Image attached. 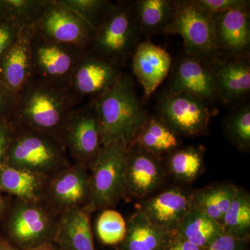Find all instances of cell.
Returning a JSON list of instances; mask_svg holds the SVG:
<instances>
[{
    "label": "cell",
    "mask_w": 250,
    "mask_h": 250,
    "mask_svg": "<svg viewBox=\"0 0 250 250\" xmlns=\"http://www.w3.org/2000/svg\"><path fill=\"white\" fill-rule=\"evenodd\" d=\"M77 103L69 88L32 78L18 93L9 123L14 131L31 130L60 139L64 121Z\"/></svg>",
    "instance_id": "1"
},
{
    "label": "cell",
    "mask_w": 250,
    "mask_h": 250,
    "mask_svg": "<svg viewBox=\"0 0 250 250\" xmlns=\"http://www.w3.org/2000/svg\"><path fill=\"white\" fill-rule=\"evenodd\" d=\"M93 99L103 145L122 140L129 146L149 118L139 101L131 77L122 72L111 88Z\"/></svg>",
    "instance_id": "2"
},
{
    "label": "cell",
    "mask_w": 250,
    "mask_h": 250,
    "mask_svg": "<svg viewBox=\"0 0 250 250\" xmlns=\"http://www.w3.org/2000/svg\"><path fill=\"white\" fill-rule=\"evenodd\" d=\"M72 164L59 138L31 130L14 131L4 165L23 169L46 178Z\"/></svg>",
    "instance_id": "3"
},
{
    "label": "cell",
    "mask_w": 250,
    "mask_h": 250,
    "mask_svg": "<svg viewBox=\"0 0 250 250\" xmlns=\"http://www.w3.org/2000/svg\"><path fill=\"white\" fill-rule=\"evenodd\" d=\"M141 36L134 1H119L85 50L121 67L132 57Z\"/></svg>",
    "instance_id": "4"
},
{
    "label": "cell",
    "mask_w": 250,
    "mask_h": 250,
    "mask_svg": "<svg viewBox=\"0 0 250 250\" xmlns=\"http://www.w3.org/2000/svg\"><path fill=\"white\" fill-rule=\"evenodd\" d=\"M58 217L44 202L14 198L1 223V232L21 250H35L53 243Z\"/></svg>",
    "instance_id": "5"
},
{
    "label": "cell",
    "mask_w": 250,
    "mask_h": 250,
    "mask_svg": "<svg viewBox=\"0 0 250 250\" xmlns=\"http://www.w3.org/2000/svg\"><path fill=\"white\" fill-rule=\"evenodd\" d=\"M179 34L186 53L211 68L221 62L217 48L213 15L195 0H174L173 18L165 35Z\"/></svg>",
    "instance_id": "6"
},
{
    "label": "cell",
    "mask_w": 250,
    "mask_h": 250,
    "mask_svg": "<svg viewBox=\"0 0 250 250\" xmlns=\"http://www.w3.org/2000/svg\"><path fill=\"white\" fill-rule=\"evenodd\" d=\"M128 146L125 141L103 145L90 171L89 213L112 208L125 198V172Z\"/></svg>",
    "instance_id": "7"
},
{
    "label": "cell",
    "mask_w": 250,
    "mask_h": 250,
    "mask_svg": "<svg viewBox=\"0 0 250 250\" xmlns=\"http://www.w3.org/2000/svg\"><path fill=\"white\" fill-rule=\"evenodd\" d=\"M60 139L72 163L90 171L103 145L93 99L84 106L70 111L61 130Z\"/></svg>",
    "instance_id": "8"
},
{
    "label": "cell",
    "mask_w": 250,
    "mask_h": 250,
    "mask_svg": "<svg viewBox=\"0 0 250 250\" xmlns=\"http://www.w3.org/2000/svg\"><path fill=\"white\" fill-rule=\"evenodd\" d=\"M158 118L177 136L195 137L205 134L216 114L209 104L191 94L166 91L157 103Z\"/></svg>",
    "instance_id": "9"
},
{
    "label": "cell",
    "mask_w": 250,
    "mask_h": 250,
    "mask_svg": "<svg viewBox=\"0 0 250 250\" xmlns=\"http://www.w3.org/2000/svg\"><path fill=\"white\" fill-rule=\"evenodd\" d=\"M83 51L46 40L34 31L31 41L33 78L68 88L72 73Z\"/></svg>",
    "instance_id": "10"
},
{
    "label": "cell",
    "mask_w": 250,
    "mask_h": 250,
    "mask_svg": "<svg viewBox=\"0 0 250 250\" xmlns=\"http://www.w3.org/2000/svg\"><path fill=\"white\" fill-rule=\"evenodd\" d=\"M35 32L49 41L85 50L95 31L76 13L59 0H48Z\"/></svg>",
    "instance_id": "11"
},
{
    "label": "cell",
    "mask_w": 250,
    "mask_h": 250,
    "mask_svg": "<svg viewBox=\"0 0 250 250\" xmlns=\"http://www.w3.org/2000/svg\"><path fill=\"white\" fill-rule=\"evenodd\" d=\"M90 197V171L84 166L72 163L47 179L43 202L59 214L77 208L87 210Z\"/></svg>",
    "instance_id": "12"
},
{
    "label": "cell",
    "mask_w": 250,
    "mask_h": 250,
    "mask_svg": "<svg viewBox=\"0 0 250 250\" xmlns=\"http://www.w3.org/2000/svg\"><path fill=\"white\" fill-rule=\"evenodd\" d=\"M121 67L84 50L72 73L69 90L79 103L85 97L96 98L116 83Z\"/></svg>",
    "instance_id": "13"
},
{
    "label": "cell",
    "mask_w": 250,
    "mask_h": 250,
    "mask_svg": "<svg viewBox=\"0 0 250 250\" xmlns=\"http://www.w3.org/2000/svg\"><path fill=\"white\" fill-rule=\"evenodd\" d=\"M166 174L160 158L138 146H128L125 197L142 199L155 192Z\"/></svg>",
    "instance_id": "14"
},
{
    "label": "cell",
    "mask_w": 250,
    "mask_h": 250,
    "mask_svg": "<svg viewBox=\"0 0 250 250\" xmlns=\"http://www.w3.org/2000/svg\"><path fill=\"white\" fill-rule=\"evenodd\" d=\"M167 92L190 93L210 105L219 103L211 68L186 52L174 62Z\"/></svg>",
    "instance_id": "15"
},
{
    "label": "cell",
    "mask_w": 250,
    "mask_h": 250,
    "mask_svg": "<svg viewBox=\"0 0 250 250\" xmlns=\"http://www.w3.org/2000/svg\"><path fill=\"white\" fill-rule=\"evenodd\" d=\"M192 208V192L174 187L144 200L138 210L156 226L174 231Z\"/></svg>",
    "instance_id": "16"
},
{
    "label": "cell",
    "mask_w": 250,
    "mask_h": 250,
    "mask_svg": "<svg viewBox=\"0 0 250 250\" xmlns=\"http://www.w3.org/2000/svg\"><path fill=\"white\" fill-rule=\"evenodd\" d=\"M213 15L217 48L222 60L250 55L249 9H233Z\"/></svg>",
    "instance_id": "17"
},
{
    "label": "cell",
    "mask_w": 250,
    "mask_h": 250,
    "mask_svg": "<svg viewBox=\"0 0 250 250\" xmlns=\"http://www.w3.org/2000/svg\"><path fill=\"white\" fill-rule=\"evenodd\" d=\"M34 26L22 27L14 44L0 57V80L17 94L33 78L31 41Z\"/></svg>",
    "instance_id": "18"
},
{
    "label": "cell",
    "mask_w": 250,
    "mask_h": 250,
    "mask_svg": "<svg viewBox=\"0 0 250 250\" xmlns=\"http://www.w3.org/2000/svg\"><path fill=\"white\" fill-rule=\"evenodd\" d=\"M131 59L133 72L149 98L168 75L172 57L165 49L147 40L140 42Z\"/></svg>",
    "instance_id": "19"
},
{
    "label": "cell",
    "mask_w": 250,
    "mask_h": 250,
    "mask_svg": "<svg viewBox=\"0 0 250 250\" xmlns=\"http://www.w3.org/2000/svg\"><path fill=\"white\" fill-rule=\"evenodd\" d=\"M211 70L219 103L231 105L250 93V55L224 59L211 67Z\"/></svg>",
    "instance_id": "20"
},
{
    "label": "cell",
    "mask_w": 250,
    "mask_h": 250,
    "mask_svg": "<svg viewBox=\"0 0 250 250\" xmlns=\"http://www.w3.org/2000/svg\"><path fill=\"white\" fill-rule=\"evenodd\" d=\"M90 215L83 208L59 213L54 244L60 250H95Z\"/></svg>",
    "instance_id": "21"
},
{
    "label": "cell",
    "mask_w": 250,
    "mask_h": 250,
    "mask_svg": "<svg viewBox=\"0 0 250 250\" xmlns=\"http://www.w3.org/2000/svg\"><path fill=\"white\" fill-rule=\"evenodd\" d=\"M47 179L3 164L0 167V193L24 201L43 202Z\"/></svg>",
    "instance_id": "22"
},
{
    "label": "cell",
    "mask_w": 250,
    "mask_h": 250,
    "mask_svg": "<svg viewBox=\"0 0 250 250\" xmlns=\"http://www.w3.org/2000/svg\"><path fill=\"white\" fill-rule=\"evenodd\" d=\"M172 232L156 226L137 210L128 219L124 239L115 248L116 250H161Z\"/></svg>",
    "instance_id": "23"
},
{
    "label": "cell",
    "mask_w": 250,
    "mask_h": 250,
    "mask_svg": "<svg viewBox=\"0 0 250 250\" xmlns=\"http://www.w3.org/2000/svg\"><path fill=\"white\" fill-rule=\"evenodd\" d=\"M134 5L141 36L166 34L173 18L174 0H139Z\"/></svg>",
    "instance_id": "24"
},
{
    "label": "cell",
    "mask_w": 250,
    "mask_h": 250,
    "mask_svg": "<svg viewBox=\"0 0 250 250\" xmlns=\"http://www.w3.org/2000/svg\"><path fill=\"white\" fill-rule=\"evenodd\" d=\"M138 146L160 158L179 147L178 136L159 118H148L140 128L129 146Z\"/></svg>",
    "instance_id": "25"
},
{
    "label": "cell",
    "mask_w": 250,
    "mask_h": 250,
    "mask_svg": "<svg viewBox=\"0 0 250 250\" xmlns=\"http://www.w3.org/2000/svg\"><path fill=\"white\" fill-rule=\"evenodd\" d=\"M238 188L232 184H219L192 192L193 208L222 224Z\"/></svg>",
    "instance_id": "26"
},
{
    "label": "cell",
    "mask_w": 250,
    "mask_h": 250,
    "mask_svg": "<svg viewBox=\"0 0 250 250\" xmlns=\"http://www.w3.org/2000/svg\"><path fill=\"white\" fill-rule=\"evenodd\" d=\"M176 231L192 244L202 248L225 234L221 224L194 208L184 217Z\"/></svg>",
    "instance_id": "27"
},
{
    "label": "cell",
    "mask_w": 250,
    "mask_h": 250,
    "mask_svg": "<svg viewBox=\"0 0 250 250\" xmlns=\"http://www.w3.org/2000/svg\"><path fill=\"white\" fill-rule=\"evenodd\" d=\"M204 156L205 149L203 147H178L168 154L167 170L172 177L180 182H191L203 172Z\"/></svg>",
    "instance_id": "28"
},
{
    "label": "cell",
    "mask_w": 250,
    "mask_h": 250,
    "mask_svg": "<svg viewBox=\"0 0 250 250\" xmlns=\"http://www.w3.org/2000/svg\"><path fill=\"white\" fill-rule=\"evenodd\" d=\"M224 233L243 240H250V195L243 189L238 191L222 222Z\"/></svg>",
    "instance_id": "29"
},
{
    "label": "cell",
    "mask_w": 250,
    "mask_h": 250,
    "mask_svg": "<svg viewBox=\"0 0 250 250\" xmlns=\"http://www.w3.org/2000/svg\"><path fill=\"white\" fill-rule=\"evenodd\" d=\"M48 0H0V17L21 27L35 26L42 17Z\"/></svg>",
    "instance_id": "30"
},
{
    "label": "cell",
    "mask_w": 250,
    "mask_h": 250,
    "mask_svg": "<svg viewBox=\"0 0 250 250\" xmlns=\"http://www.w3.org/2000/svg\"><path fill=\"white\" fill-rule=\"evenodd\" d=\"M225 134L238 149L250 148V106L245 104L233 110L225 121Z\"/></svg>",
    "instance_id": "31"
},
{
    "label": "cell",
    "mask_w": 250,
    "mask_h": 250,
    "mask_svg": "<svg viewBox=\"0 0 250 250\" xmlns=\"http://www.w3.org/2000/svg\"><path fill=\"white\" fill-rule=\"evenodd\" d=\"M64 6L76 13L96 31L106 21L116 4L108 0H59Z\"/></svg>",
    "instance_id": "32"
},
{
    "label": "cell",
    "mask_w": 250,
    "mask_h": 250,
    "mask_svg": "<svg viewBox=\"0 0 250 250\" xmlns=\"http://www.w3.org/2000/svg\"><path fill=\"white\" fill-rule=\"evenodd\" d=\"M126 221L119 212L111 208L102 210L95 223L98 239L105 246L116 247L124 239Z\"/></svg>",
    "instance_id": "33"
},
{
    "label": "cell",
    "mask_w": 250,
    "mask_h": 250,
    "mask_svg": "<svg viewBox=\"0 0 250 250\" xmlns=\"http://www.w3.org/2000/svg\"><path fill=\"white\" fill-rule=\"evenodd\" d=\"M202 9L211 14L233 9H249L250 1L246 0H195Z\"/></svg>",
    "instance_id": "34"
},
{
    "label": "cell",
    "mask_w": 250,
    "mask_h": 250,
    "mask_svg": "<svg viewBox=\"0 0 250 250\" xmlns=\"http://www.w3.org/2000/svg\"><path fill=\"white\" fill-rule=\"evenodd\" d=\"M21 29L16 23L0 17V57L14 43Z\"/></svg>",
    "instance_id": "35"
},
{
    "label": "cell",
    "mask_w": 250,
    "mask_h": 250,
    "mask_svg": "<svg viewBox=\"0 0 250 250\" xmlns=\"http://www.w3.org/2000/svg\"><path fill=\"white\" fill-rule=\"evenodd\" d=\"M17 94L0 80V120L9 122L16 106Z\"/></svg>",
    "instance_id": "36"
},
{
    "label": "cell",
    "mask_w": 250,
    "mask_h": 250,
    "mask_svg": "<svg viewBox=\"0 0 250 250\" xmlns=\"http://www.w3.org/2000/svg\"><path fill=\"white\" fill-rule=\"evenodd\" d=\"M250 240L239 239L224 234L215 240L205 250H249Z\"/></svg>",
    "instance_id": "37"
},
{
    "label": "cell",
    "mask_w": 250,
    "mask_h": 250,
    "mask_svg": "<svg viewBox=\"0 0 250 250\" xmlns=\"http://www.w3.org/2000/svg\"><path fill=\"white\" fill-rule=\"evenodd\" d=\"M14 136L9 122L0 120V167L4 164L5 156Z\"/></svg>",
    "instance_id": "38"
},
{
    "label": "cell",
    "mask_w": 250,
    "mask_h": 250,
    "mask_svg": "<svg viewBox=\"0 0 250 250\" xmlns=\"http://www.w3.org/2000/svg\"><path fill=\"white\" fill-rule=\"evenodd\" d=\"M161 250H205V248L192 244L175 231L170 235Z\"/></svg>",
    "instance_id": "39"
},
{
    "label": "cell",
    "mask_w": 250,
    "mask_h": 250,
    "mask_svg": "<svg viewBox=\"0 0 250 250\" xmlns=\"http://www.w3.org/2000/svg\"><path fill=\"white\" fill-rule=\"evenodd\" d=\"M14 199L8 195L0 193V223L3 221Z\"/></svg>",
    "instance_id": "40"
},
{
    "label": "cell",
    "mask_w": 250,
    "mask_h": 250,
    "mask_svg": "<svg viewBox=\"0 0 250 250\" xmlns=\"http://www.w3.org/2000/svg\"><path fill=\"white\" fill-rule=\"evenodd\" d=\"M0 250H22L12 242L10 241L6 236L0 231Z\"/></svg>",
    "instance_id": "41"
},
{
    "label": "cell",
    "mask_w": 250,
    "mask_h": 250,
    "mask_svg": "<svg viewBox=\"0 0 250 250\" xmlns=\"http://www.w3.org/2000/svg\"><path fill=\"white\" fill-rule=\"evenodd\" d=\"M60 250L57 248L55 244L52 243H49V244L45 245L40 247V248H36L35 250Z\"/></svg>",
    "instance_id": "42"
}]
</instances>
